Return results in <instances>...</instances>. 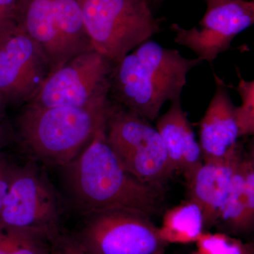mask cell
Wrapping results in <instances>:
<instances>
[{"label":"cell","instance_id":"cell-1","mask_svg":"<svg viewBox=\"0 0 254 254\" xmlns=\"http://www.w3.org/2000/svg\"><path fill=\"white\" fill-rule=\"evenodd\" d=\"M61 168L68 198L82 215L127 209L151 216L163 203V189L125 171L107 141L105 125L74 160Z\"/></svg>","mask_w":254,"mask_h":254},{"label":"cell","instance_id":"cell-2","mask_svg":"<svg viewBox=\"0 0 254 254\" xmlns=\"http://www.w3.org/2000/svg\"><path fill=\"white\" fill-rule=\"evenodd\" d=\"M202 63L148 40L114 64L110 101L154 121L166 102L181 98L187 75Z\"/></svg>","mask_w":254,"mask_h":254},{"label":"cell","instance_id":"cell-3","mask_svg":"<svg viewBox=\"0 0 254 254\" xmlns=\"http://www.w3.org/2000/svg\"><path fill=\"white\" fill-rule=\"evenodd\" d=\"M110 103L108 96L86 107L23 105L12 125L14 140L31 158L63 168L105 125Z\"/></svg>","mask_w":254,"mask_h":254},{"label":"cell","instance_id":"cell-4","mask_svg":"<svg viewBox=\"0 0 254 254\" xmlns=\"http://www.w3.org/2000/svg\"><path fill=\"white\" fill-rule=\"evenodd\" d=\"M93 49L114 64L161 31L148 0H78Z\"/></svg>","mask_w":254,"mask_h":254},{"label":"cell","instance_id":"cell-5","mask_svg":"<svg viewBox=\"0 0 254 254\" xmlns=\"http://www.w3.org/2000/svg\"><path fill=\"white\" fill-rule=\"evenodd\" d=\"M105 135L125 171L140 182L163 188L176 173L157 128L146 119L112 102Z\"/></svg>","mask_w":254,"mask_h":254},{"label":"cell","instance_id":"cell-6","mask_svg":"<svg viewBox=\"0 0 254 254\" xmlns=\"http://www.w3.org/2000/svg\"><path fill=\"white\" fill-rule=\"evenodd\" d=\"M17 24L43 50L51 72L93 50L78 0H18Z\"/></svg>","mask_w":254,"mask_h":254},{"label":"cell","instance_id":"cell-7","mask_svg":"<svg viewBox=\"0 0 254 254\" xmlns=\"http://www.w3.org/2000/svg\"><path fill=\"white\" fill-rule=\"evenodd\" d=\"M84 216L76 239L88 254H165L167 244L146 214L113 209Z\"/></svg>","mask_w":254,"mask_h":254},{"label":"cell","instance_id":"cell-8","mask_svg":"<svg viewBox=\"0 0 254 254\" xmlns=\"http://www.w3.org/2000/svg\"><path fill=\"white\" fill-rule=\"evenodd\" d=\"M60 217L58 195L45 174L32 162L15 166L0 210V225L53 237Z\"/></svg>","mask_w":254,"mask_h":254},{"label":"cell","instance_id":"cell-9","mask_svg":"<svg viewBox=\"0 0 254 254\" xmlns=\"http://www.w3.org/2000/svg\"><path fill=\"white\" fill-rule=\"evenodd\" d=\"M113 65L94 50L84 52L52 71L26 104L40 107H86L93 104L109 96Z\"/></svg>","mask_w":254,"mask_h":254},{"label":"cell","instance_id":"cell-10","mask_svg":"<svg viewBox=\"0 0 254 254\" xmlns=\"http://www.w3.org/2000/svg\"><path fill=\"white\" fill-rule=\"evenodd\" d=\"M50 73L48 57L18 24L0 33V103L26 104Z\"/></svg>","mask_w":254,"mask_h":254},{"label":"cell","instance_id":"cell-11","mask_svg":"<svg viewBox=\"0 0 254 254\" xmlns=\"http://www.w3.org/2000/svg\"><path fill=\"white\" fill-rule=\"evenodd\" d=\"M254 23V0H225L207 6L198 27L188 29L173 23L170 29L175 43L191 50L202 62L213 63Z\"/></svg>","mask_w":254,"mask_h":254},{"label":"cell","instance_id":"cell-12","mask_svg":"<svg viewBox=\"0 0 254 254\" xmlns=\"http://www.w3.org/2000/svg\"><path fill=\"white\" fill-rule=\"evenodd\" d=\"M215 93L200 119L199 143L203 161L221 158L240 144L235 108L230 94V86L213 73Z\"/></svg>","mask_w":254,"mask_h":254},{"label":"cell","instance_id":"cell-13","mask_svg":"<svg viewBox=\"0 0 254 254\" xmlns=\"http://www.w3.org/2000/svg\"><path fill=\"white\" fill-rule=\"evenodd\" d=\"M243 155L240 143L222 158L203 162L187 183L190 199L198 203L203 211L204 228L220 222L232 177Z\"/></svg>","mask_w":254,"mask_h":254},{"label":"cell","instance_id":"cell-14","mask_svg":"<svg viewBox=\"0 0 254 254\" xmlns=\"http://www.w3.org/2000/svg\"><path fill=\"white\" fill-rule=\"evenodd\" d=\"M175 172L182 173L187 183L203 164L199 143L182 108L181 98L171 102L166 113L157 119L156 127Z\"/></svg>","mask_w":254,"mask_h":254},{"label":"cell","instance_id":"cell-15","mask_svg":"<svg viewBox=\"0 0 254 254\" xmlns=\"http://www.w3.org/2000/svg\"><path fill=\"white\" fill-rule=\"evenodd\" d=\"M220 222L235 232H248L254 227V150L244 154L234 173Z\"/></svg>","mask_w":254,"mask_h":254},{"label":"cell","instance_id":"cell-16","mask_svg":"<svg viewBox=\"0 0 254 254\" xmlns=\"http://www.w3.org/2000/svg\"><path fill=\"white\" fill-rule=\"evenodd\" d=\"M203 229L202 209L194 200L190 199L167 210L158 231L167 245H189L196 242Z\"/></svg>","mask_w":254,"mask_h":254},{"label":"cell","instance_id":"cell-17","mask_svg":"<svg viewBox=\"0 0 254 254\" xmlns=\"http://www.w3.org/2000/svg\"><path fill=\"white\" fill-rule=\"evenodd\" d=\"M195 244L192 254H254L253 246L225 233L203 232Z\"/></svg>","mask_w":254,"mask_h":254},{"label":"cell","instance_id":"cell-18","mask_svg":"<svg viewBox=\"0 0 254 254\" xmlns=\"http://www.w3.org/2000/svg\"><path fill=\"white\" fill-rule=\"evenodd\" d=\"M237 91L242 103L235 108V116L241 138L254 134V81H247L240 72Z\"/></svg>","mask_w":254,"mask_h":254},{"label":"cell","instance_id":"cell-19","mask_svg":"<svg viewBox=\"0 0 254 254\" xmlns=\"http://www.w3.org/2000/svg\"><path fill=\"white\" fill-rule=\"evenodd\" d=\"M45 236L22 230L18 243L10 254H49L43 239Z\"/></svg>","mask_w":254,"mask_h":254},{"label":"cell","instance_id":"cell-20","mask_svg":"<svg viewBox=\"0 0 254 254\" xmlns=\"http://www.w3.org/2000/svg\"><path fill=\"white\" fill-rule=\"evenodd\" d=\"M18 0H0V33L17 24Z\"/></svg>","mask_w":254,"mask_h":254},{"label":"cell","instance_id":"cell-21","mask_svg":"<svg viewBox=\"0 0 254 254\" xmlns=\"http://www.w3.org/2000/svg\"><path fill=\"white\" fill-rule=\"evenodd\" d=\"M14 167L4 153H0V210L9 189Z\"/></svg>","mask_w":254,"mask_h":254},{"label":"cell","instance_id":"cell-22","mask_svg":"<svg viewBox=\"0 0 254 254\" xmlns=\"http://www.w3.org/2000/svg\"><path fill=\"white\" fill-rule=\"evenodd\" d=\"M51 254H88L76 238L63 237L55 242Z\"/></svg>","mask_w":254,"mask_h":254},{"label":"cell","instance_id":"cell-23","mask_svg":"<svg viewBox=\"0 0 254 254\" xmlns=\"http://www.w3.org/2000/svg\"><path fill=\"white\" fill-rule=\"evenodd\" d=\"M6 107L0 103V153H3L4 147L14 139L12 125L6 116Z\"/></svg>","mask_w":254,"mask_h":254},{"label":"cell","instance_id":"cell-24","mask_svg":"<svg viewBox=\"0 0 254 254\" xmlns=\"http://www.w3.org/2000/svg\"><path fill=\"white\" fill-rule=\"evenodd\" d=\"M206 4V6H213L215 4L220 2V1H225V0H203Z\"/></svg>","mask_w":254,"mask_h":254}]
</instances>
